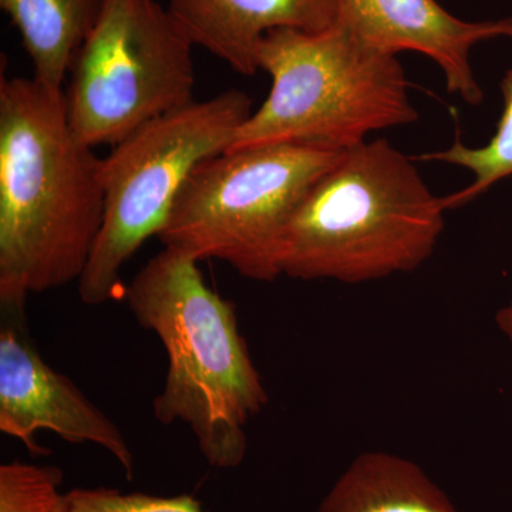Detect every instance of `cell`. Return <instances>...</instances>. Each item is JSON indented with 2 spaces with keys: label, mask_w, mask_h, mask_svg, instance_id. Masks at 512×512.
<instances>
[{
  "label": "cell",
  "mask_w": 512,
  "mask_h": 512,
  "mask_svg": "<svg viewBox=\"0 0 512 512\" xmlns=\"http://www.w3.org/2000/svg\"><path fill=\"white\" fill-rule=\"evenodd\" d=\"M104 218L101 158L67 119L64 93L0 80V302L82 278Z\"/></svg>",
  "instance_id": "6da1fadb"
},
{
  "label": "cell",
  "mask_w": 512,
  "mask_h": 512,
  "mask_svg": "<svg viewBox=\"0 0 512 512\" xmlns=\"http://www.w3.org/2000/svg\"><path fill=\"white\" fill-rule=\"evenodd\" d=\"M198 264L164 248L137 272L124 296L168 357L154 417L165 426L187 424L208 464L231 470L245 460V429L269 396L239 332L237 308L207 285Z\"/></svg>",
  "instance_id": "7a4b0ae2"
},
{
  "label": "cell",
  "mask_w": 512,
  "mask_h": 512,
  "mask_svg": "<svg viewBox=\"0 0 512 512\" xmlns=\"http://www.w3.org/2000/svg\"><path fill=\"white\" fill-rule=\"evenodd\" d=\"M414 161L384 138L345 151L292 215L281 275L357 285L426 264L447 210Z\"/></svg>",
  "instance_id": "3957f363"
},
{
  "label": "cell",
  "mask_w": 512,
  "mask_h": 512,
  "mask_svg": "<svg viewBox=\"0 0 512 512\" xmlns=\"http://www.w3.org/2000/svg\"><path fill=\"white\" fill-rule=\"evenodd\" d=\"M256 62L271 76V92L229 150L301 144L343 153L369 134L419 120L397 56L336 23L318 33L272 30L259 43Z\"/></svg>",
  "instance_id": "277c9868"
},
{
  "label": "cell",
  "mask_w": 512,
  "mask_h": 512,
  "mask_svg": "<svg viewBox=\"0 0 512 512\" xmlns=\"http://www.w3.org/2000/svg\"><path fill=\"white\" fill-rule=\"evenodd\" d=\"M343 153L266 144L207 158L185 181L157 238L195 261L218 259L244 278L275 281L292 215Z\"/></svg>",
  "instance_id": "5b68a950"
},
{
  "label": "cell",
  "mask_w": 512,
  "mask_h": 512,
  "mask_svg": "<svg viewBox=\"0 0 512 512\" xmlns=\"http://www.w3.org/2000/svg\"><path fill=\"white\" fill-rule=\"evenodd\" d=\"M252 107L251 96L238 89L194 100L144 124L101 158L104 218L79 279L83 303L103 305L124 295V266L158 237L192 170L231 148Z\"/></svg>",
  "instance_id": "8992f818"
},
{
  "label": "cell",
  "mask_w": 512,
  "mask_h": 512,
  "mask_svg": "<svg viewBox=\"0 0 512 512\" xmlns=\"http://www.w3.org/2000/svg\"><path fill=\"white\" fill-rule=\"evenodd\" d=\"M192 42L157 0H103L64 92L73 133L114 147L194 101Z\"/></svg>",
  "instance_id": "52a82bcc"
},
{
  "label": "cell",
  "mask_w": 512,
  "mask_h": 512,
  "mask_svg": "<svg viewBox=\"0 0 512 512\" xmlns=\"http://www.w3.org/2000/svg\"><path fill=\"white\" fill-rule=\"evenodd\" d=\"M26 303L0 302V431L36 456L50 453L36 443L37 431H52L73 444L92 443L109 451L127 480H133V451L123 433L40 356L30 336Z\"/></svg>",
  "instance_id": "ba28073f"
},
{
  "label": "cell",
  "mask_w": 512,
  "mask_h": 512,
  "mask_svg": "<svg viewBox=\"0 0 512 512\" xmlns=\"http://www.w3.org/2000/svg\"><path fill=\"white\" fill-rule=\"evenodd\" d=\"M336 25L380 52L421 53L439 66L447 90L478 106L483 90L471 67L473 47L494 37H510L507 19L468 22L437 0H335Z\"/></svg>",
  "instance_id": "9c48e42d"
},
{
  "label": "cell",
  "mask_w": 512,
  "mask_h": 512,
  "mask_svg": "<svg viewBox=\"0 0 512 512\" xmlns=\"http://www.w3.org/2000/svg\"><path fill=\"white\" fill-rule=\"evenodd\" d=\"M192 45L204 47L242 76L258 72L256 50L278 29L318 33L335 26V0H168Z\"/></svg>",
  "instance_id": "30bf717a"
},
{
  "label": "cell",
  "mask_w": 512,
  "mask_h": 512,
  "mask_svg": "<svg viewBox=\"0 0 512 512\" xmlns=\"http://www.w3.org/2000/svg\"><path fill=\"white\" fill-rule=\"evenodd\" d=\"M318 512L458 511L419 464L386 451H367L340 474Z\"/></svg>",
  "instance_id": "8fae6325"
},
{
  "label": "cell",
  "mask_w": 512,
  "mask_h": 512,
  "mask_svg": "<svg viewBox=\"0 0 512 512\" xmlns=\"http://www.w3.org/2000/svg\"><path fill=\"white\" fill-rule=\"evenodd\" d=\"M103 0H0L22 36L32 60L33 79L53 93H64L76 53L92 32Z\"/></svg>",
  "instance_id": "7c38bea8"
},
{
  "label": "cell",
  "mask_w": 512,
  "mask_h": 512,
  "mask_svg": "<svg viewBox=\"0 0 512 512\" xmlns=\"http://www.w3.org/2000/svg\"><path fill=\"white\" fill-rule=\"evenodd\" d=\"M510 22V37H512V18ZM504 107L497 130L487 144L480 147H470L456 137L451 146L444 150L426 153L416 161H436L464 168L473 175V181L463 190L443 197L446 210L463 207L468 202L476 200L481 194L490 190L493 185L512 175V69L508 70L501 82Z\"/></svg>",
  "instance_id": "4fadbf2b"
},
{
  "label": "cell",
  "mask_w": 512,
  "mask_h": 512,
  "mask_svg": "<svg viewBox=\"0 0 512 512\" xmlns=\"http://www.w3.org/2000/svg\"><path fill=\"white\" fill-rule=\"evenodd\" d=\"M63 473L55 466L15 460L0 466V512H66L59 491Z\"/></svg>",
  "instance_id": "5bb4252c"
},
{
  "label": "cell",
  "mask_w": 512,
  "mask_h": 512,
  "mask_svg": "<svg viewBox=\"0 0 512 512\" xmlns=\"http://www.w3.org/2000/svg\"><path fill=\"white\" fill-rule=\"evenodd\" d=\"M66 512H205L192 495L158 497L124 494L114 488H73L66 493Z\"/></svg>",
  "instance_id": "9a60e30c"
},
{
  "label": "cell",
  "mask_w": 512,
  "mask_h": 512,
  "mask_svg": "<svg viewBox=\"0 0 512 512\" xmlns=\"http://www.w3.org/2000/svg\"><path fill=\"white\" fill-rule=\"evenodd\" d=\"M495 323H497L498 329L503 332L505 338L510 342L512 350V296L510 302L497 312Z\"/></svg>",
  "instance_id": "2e32d148"
}]
</instances>
